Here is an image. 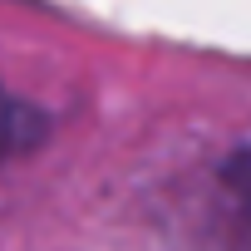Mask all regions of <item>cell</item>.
Instances as JSON below:
<instances>
[{"label": "cell", "instance_id": "cell-1", "mask_svg": "<svg viewBox=\"0 0 251 251\" xmlns=\"http://www.w3.org/2000/svg\"><path fill=\"white\" fill-rule=\"evenodd\" d=\"M187 251H251V148L231 153L197 192Z\"/></svg>", "mask_w": 251, "mask_h": 251}, {"label": "cell", "instance_id": "cell-2", "mask_svg": "<svg viewBox=\"0 0 251 251\" xmlns=\"http://www.w3.org/2000/svg\"><path fill=\"white\" fill-rule=\"evenodd\" d=\"M30 133H35V113L0 84V163H5L10 153H20L30 143Z\"/></svg>", "mask_w": 251, "mask_h": 251}]
</instances>
